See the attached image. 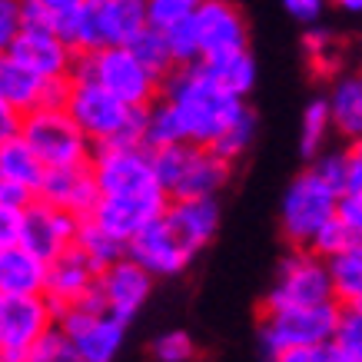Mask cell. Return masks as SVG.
<instances>
[{
  "label": "cell",
  "instance_id": "obj_1",
  "mask_svg": "<svg viewBox=\"0 0 362 362\" xmlns=\"http://www.w3.org/2000/svg\"><path fill=\"white\" fill-rule=\"evenodd\" d=\"M163 100L173 103V110L183 120L187 143L193 146H213L243 113L250 110L246 100L233 97L206 74L203 64L176 66L163 80Z\"/></svg>",
  "mask_w": 362,
  "mask_h": 362
},
{
  "label": "cell",
  "instance_id": "obj_2",
  "mask_svg": "<svg viewBox=\"0 0 362 362\" xmlns=\"http://www.w3.org/2000/svg\"><path fill=\"white\" fill-rule=\"evenodd\" d=\"M66 113L83 130V136L93 143V150H100V146H143L146 110H130L127 103H120L90 80L70 77Z\"/></svg>",
  "mask_w": 362,
  "mask_h": 362
},
{
  "label": "cell",
  "instance_id": "obj_3",
  "mask_svg": "<svg viewBox=\"0 0 362 362\" xmlns=\"http://www.w3.org/2000/svg\"><path fill=\"white\" fill-rule=\"evenodd\" d=\"M74 80H90L110 97L127 103L130 110H150L163 97V80L150 74L133 57L130 47H107L97 54H80L74 66Z\"/></svg>",
  "mask_w": 362,
  "mask_h": 362
},
{
  "label": "cell",
  "instance_id": "obj_4",
  "mask_svg": "<svg viewBox=\"0 0 362 362\" xmlns=\"http://www.w3.org/2000/svg\"><path fill=\"white\" fill-rule=\"evenodd\" d=\"M153 166L170 203L216 199V193L233 176V163L220 160L206 146H193V143H180V146L153 153Z\"/></svg>",
  "mask_w": 362,
  "mask_h": 362
},
{
  "label": "cell",
  "instance_id": "obj_5",
  "mask_svg": "<svg viewBox=\"0 0 362 362\" xmlns=\"http://www.w3.org/2000/svg\"><path fill=\"white\" fill-rule=\"evenodd\" d=\"M339 319H342L339 303L263 313V319H259V346H263L266 359H276V356H283L289 349L332 346L336 332H339Z\"/></svg>",
  "mask_w": 362,
  "mask_h": 362
},
{
  "label": "cell",
  "instance_id": "obj_6",
  "mask_svg": "<svg viewBox=\"0 0 362 362\" xmlns=\"http://www.w3.org/2000/svg\"><path fill=\"white\" fill-rule=\"evenodd\" d=\"M339 193L309 166L303 173L293 176V183L283 193V236L293 250H309V243L329 220L339 216Z\"/></svg>",
  "mask_w": 362,
  "mask_h": 362
},
{
  "label": "cell",
  "instance_id": "obj_7",
  "mask_svg": "<svg viewBox=\"0 0 362 362\" xmlns=\"http://www.w3.org/2000/svg\"><path fill=\"white\" fill-rule=\"evenodd\" d=\"M21 136L30 143V150L40 156L47 170H74L90 166L93 160V143L70 120L66 110H37L23 117Z\"/></svg>",
  "mask_w": 362,
  "mask_h": 362
},
{
  "label": "cell",
  "instance_id": "obj_8",
  "mask_svg": "<svg viewBox=\"0 0 362 362\" xmlns=\"http://www.w3.org/2000/svg\"><path fill=\"white\" fill-rule=\"evenodd\" d=\"M146 27H150V21H146L143 0H83L77 54H97L107 47H130Z\"/></svg>",
  "mask_w": 362,
  "mask_h": 362
},
{
  "label": "cell",
  "instance_id": "obj_9",
  "mask_svg": "<svg viewBox=\"0 0 362 362\" xmlns=\"http://www.w3.org/2000/svg\"><path fill=\"white\" fill-rule=\"evenodd\" d=\"M332 299V283L326 259H319L309 250H293L279 263L276 283L263 299V313H283V309H303V306H326Z\"/></svg>",
  "mask_w": 362,
  "mask_h": 362
},
{
  "label": "cell",
  "instance_id": "obj_10",
  "mask_svg": "<svg viewBox=\"0 0 362 362\" xmlns=\"http://www.w3.org/2000/svg\"><path fill=\"white\" fill-rule=\"evenodd\" d=\"M90 170L103 197H166L153 166V153L143 146H100Z\"/></svg>",
  "mask_w": 362,
  "mask_h": 362
},
{
  "label": "cell",
  "instance_id": "obj_11",
  "mask_svg": "<svg viewBox=\"0 0 362 362\" xmlns=\"http://www.w3.org/2000/svg\"><path fill=\"white\" fill-rule=\"evenodd\" d=\"M197 33L199 64H216V60L250 54V23L236 4L203 0L197 7Z\"/></svg>",
  "mask_w": 362,
  "mask_h": 362
},
{
  "label": "cell",
  "instance_id": "obj_12",
  "mask_svg": "<svg viewBox=\"0 0 362 362\" xmlns=\"http://www.w3.org/2000/svg\"><path fill=\"white\" fill-rule=\"evenodd\" d=\"M57 326L66 336L77 362H113L127 336V326L120 319L97 309H70L57 319Z\"/></svg>",
  "mask_w": 362,
  "mask_h": 362
},
{
  "label": "cell",
  "instance_id": "obj_13",
  "mask_svg": "<svg viewBox=\"0 0 362 362\" xmlns=\"http://www.w3.org/2000/svg\"><path fill=\"white\" fill-rule=\"evenodd\" d=\"M57 326L47 296H0V352L27 356L33 342Z\"/></svg>",
  "mask_w": 362,
  "mask_h": 362
},
{
  "label": "cell",
  "instance_id": "obj_14",
  "mask_svg": "<svg viewBox=\"0 0 362 362\" xmlns=\"http://www.w3.org/2000/svg\"><path fill=\"white\" fill-rule=\"evenodd\" d=\"M77 233H80L77 216H70V213H64V209L50 206V203H44V199H33L30 206H27V213H23L21 246L50 266L54 259H60L64 252L74 250Z\"/></svg>",
  "mask_w": 362,
  "mask_h": 362
},
{
  "label": "cell",
  "instance_id": "obj_15",
  "mask_svg": "<svg viewBox=\"0 0 362 362\" xmlns=\"http://www.w3.org/2000/svg\"><path fill=\"white\" fill-rule=\"evenodd\" d=\"M150 293H153V276L146 273L143 266L133 263L130 256L113 263L110 269H103L97 279V296L103 313L120 319L123 326L140 313L143 303L150 299Z\"/></svg>",
  "mask_w": 362,
  "mask_h": 362
},
{
  "label": "cell",
  "instance_id": "obj_16",
  "mask_svg": "<svg viewBox=\"0 0 362 362\" xmlns=\"http://www.w3.org/2000/svg\"><path fill=\"white\" fill-rule=\"evenodd\" d=\"M7 57L44 80H66L74 74L80 54L44 27H23L7 50Z\"/></svg>",
  "mask_w": 362,
  "mask_h": 362
},
{
  "label": "cell",
  "instance_id": "obj_17",
  "mask_svg": "<svg viewBox=\"0 0 362 362\" xmlns=\"http://www.w3.org/2000/svg\"><path fill=\"white\" fill-rule=\"evenodd\" d=\"M127 256H130L136 266H143L153 279L156 276H180L189 266V259H193V252L166 226L163 216L156 223H150L140 236H133V240L127 243Z\"/></svg>",
  "mask_w": 362,
  "mask_h": 362
},
{
  "label": "cell",
  "instance_id": "obj_18",
  "mask_svg": "<svg viewBox=\"0 0 362 362\" xmlns=\"http://www.w3.org/2000/svg\"><path fill=\"white\" fill-rule=\"evenodd\" d=\"M166 206H170L166 197H103L90 220L97 223L100 230L110 233L113 240L130 243L150 223L160 220L166 213Z\"/></svg>",
  "mask_w": 362,
  "mask_h": 362
},
{
  "label": "cell",
  "instance_id": "obj_19",
  "mask_svg": "<svg viewBox=\"0 0 362 362\" xmlns=\"http://www.w3.org/2000/svg\"><path fill=\"white\" fill-rule=\"evenodd\" d=\"M97 279H100V273L77 250L64 252L60 259H54V263L47 266V293L44 296L50 299L57 319L64 316V313H70V309L83 306V303L93 296Z\"/></svg>",
  "mask_w": 362,
  "mask_h": 362
},
{
  "label": "cell",
  "instance_id": "obj_20",
  "mask_svg": "<svg viewBox=\"0 0 362 362\" xmlns=\"http://www.w3.org/2000/svg\"><path fill=\"white\" fill-rule=\"evenodd\" d=\"M37 199L64 209L77 220H90L97 213L103 193H100L97 176H93L90 166H74V170H47V180L40 193H37Z\"/></svg>",
  "mask_w": 362,
  "mask_h": 362
},
{
  "label": "cell",
  "instance_id": "obj_21",
  "mask_svg": "<svg viewBox=\"0 0 362 362\" xmlns=\"http://www.w3.org/2000/svg\"><path fill=\"white\" fill-rule=\"evenodd\" d=\"M166 226L183 240L193 256L203 246L213 243L216 230H220V203L216 199H187V203H170L163 213Z\"/></svg>",
  "mask_w": 362,
  "mask_h": 362
},
{
  "label": "cell",
  "instance_id": "obj_22",
  "mask_svg": "<svg viewBox=\"0 0 362 362\" xmlns=\"http://www.w3.org/2000/svg\"><path fill=\"white\" fill-rule=\"evenodd\" d=\"M47 263L23 246L0 250V296H44Z\"/></svg>",
  "mask_w": 362,
  "mask_h": 362
},
{
  "label": "cell",
  "instance_id": "obj_23",
  "mask_svg": "<svg viewBox=\"0 0 362 362\" xmlns=\"http://www.w3.org/2000/svg\"><path fill=\"white\" fill-rule=\"evenodd\" d=\"M47 83H50V80L37 77L27 66L11 60L7 54H0V100H7L17 113L30 117V113L44 110Z\"/></svg>",
  "mask_w": 362,
  "mask_h": 362
},
{
  "label": "cell",
  "instance_id": "obj_24",
  "mask_svg": "<svg viewBox=\"0 0 362 362\" xmlns=\"http://www.w3.org/2000/svg\"><path fill=\"white\" fill-rule=\"evenodd\" d=\"M332 117V130L342 133L349 143L362 140V74H349L332 83V93L326 97Z\"/></svg>",
  "mask_w": 362,
  "mask_h": 362
},
{
  "label": "cell",
  "instance_id": "obj_25",
  "mask_svg": "<svg viewBox=\"0 0 362 362\" xmlns=\"http://www.w3.org/2000/svg\"><path fill=\"white\" fill-rule=\"evenodd\" d=\"M0 180L4 183H17V187L40 193L47 180V166L40 163V156L30 150V143L17 136V140L0 146Z\"/></svg>",
  "mask_w": 362,
  "mask_h": 362
},
{
  "label": "cell",
  "instance_id": "obj_26",
  "mask_svg": "<svg viewBox=\"0 0 362 362\" xmlns=\"http://www.w3.org/2000/svg\"><path fill=\"white\" fill-rule=\"evenodd\" d=\"M326 269H329L332 299L342 309L362 306V243H352L349 250L326 259Z\"/></svg>",
  "mask_w": 362,
  "mask_h": 362
},
{
  "label": "cell",
  "instance_id": "obj_27",
  "mask_svg": "<svg viewBox=\"0 0 362 362\" xmlns=\"http://www.w3.org/2000/svg\"><path fill=\"white\" fill-rule=\"evenodd\" d=\"M180 143H187L183 120H180V113L173 110V103H166V100L160 97L153 107L146 110V123H143V150L160 153V150H170V146H180Z\"/></svg>",
  "mask_w": 362,
  "mask_h": 362
},
{
  "label": "cell",
  "instance_id": "obj_28",
  "mask_svg": "<svg viewBox=\"0 0 362 362\" xmlns=\"http://www.w3.org/2000/svg\"><path fill=\"white\" fill-rule=\"evenodd\" d=\"M74 250H77L97 273H103V269H110L113 263L127 259V243L113 240L110 233L100 230L93 220H80V233H77Z\"/></svg>",
  "mask_w": 362,
  "mask_h": 362
},
{
  "label": "cell",
  "instance_id": "obj_29",
  "mask_svg": "<svg viewBox=\"0 0 362 362\" xmlns=\"http://www.w3.org/2000/svg\"><path fill=\"white\" fill-rule=\"evenodd\" d=\"M203 66H206V74L226 93H233L240 100H246V93L256 83V60H252V54H240V57H230V60H216V64H203Z\"/></svg>",
  "mask_w": 362,
  "mask_h": 362
},
{
  "label": "cell",
  "instance_id": "obj_30",
  "mask_svg": "<svg viewBox=\"0 0 362 362\" xmlns=\"http://www.w3.org/2000/svg\"><path fill=\"white\" fill-rule=\"evenodd\" d=\"M133 57L140 60L150 74H156L160 80H166L170 74L176 70V60H173V50H170V44H166V37L160 30H153V27H146V30L136 37L130 44Z\"/></svg>",
  "mask_w": 362,
  "mask_h": 362
},
{
  "label": "cell",
  "instance_id": "obj_31",
  "mask_svg": "<svg viewBox=\"0 0 362 362\" xmlns=\"http://www.w3.org/2000/svg\"><path fill=\"white\" fill-rule=\"evenodd\" d=\"M332 130V117H329V103L326 100H313L303 113V127H299V153L313 160L322 150V143Z\"/></svg>",
  "mask_w": 362,
  "mask_h": 362
},
{
  "label": "cell",
  "instance_id": "obj_32",
  "mask_svg": "<svg viewBox=\"0 0 362 362\" xmlns=\"http://www.w3.org/2000/svg\"><path fill=\"white\" fill-rule=\"evenodd\" d=\"M252 136H256V113L246 110L240 120L233 123L230 130L223 133L220 140L209 146V150L220 156V160H226V163H236V160L252 146Z\"/></svg>",
  "mask_w": 362,
  "mask_h": 362
},
{
  "label": "cell",
  "instance_id": "obj_33",
  "mask_svg": "<svg viewBox=\"0 0 362 362\" xmlns=\"http://www.w3.org/2000/svg\"><path fill=\"white\" fill-rule=\"evenodd\" d=\"M199 7V4H197ZM170 50H173V60L176 66H189V64H199V33H197V11L189 13L187 21H180L176 27L163 33Z\"/></svg>",
  "mask_w": 362,
  "mask_h": 362
},
{
  "label": "cell",
  "instance_id": "obj_34",
  "mask_svg": "<svg viewBox=\"0 0 362 362\" xmlns=\"http://www.w3.org/2000/svg\"><path fill=\"white\" fill-rule=\"evenodd\" d=\"M193 11H197V0H150L146 4V21H150L153 30L166 33L180 21H187Z\"/></svg>",
  "mask_w": 362,
  "mask_h": 362
},
{
  "label": "cell",
  "instance_id": "obj_35",
  "mask_svg": "<svg viewBox=\"0 0 362 362\" xmlns=\"http://www.w3.org/2000/svg\"><path fill=\"white\" fill-rule=\"evenodd\" d=\"M352 236H349V230L342 226V220L336 216V220H329L322 230L313 236V243H309V252H316L319 259H332V256H339L342 250H349L352 246Z\"/></svg>",
  "mask_w": 362,
  "mask_h": 362
},
{
  "label": "cell",
  "instance_id": "obj_36",
  "mask_svg": "<svg viewBox=\"0 0 362 362\" xmlns=\"http://www.w3.org/2000/svg\"><path fill=\"white\" fill-rule=\"evenodd\" d=\"M150 352H153V362H193L197 346H193V339L183 329H173V332L156 336Z\"/></svg>",
  "mask_w": 362,
  "mask_h": 362
},
{
  "label": "cell",
  "instance_id": "obj_37",
  "mask_svg": "<svg viewBox=\"0 0 362 362\" xmlns=\"http://www.w3.org/2000/svg\"><path fill=\"white\" fill-rule=\"evenodd\" d=\"M332 349L339 352V356L362 359V309H342L339 332L332 339Z\"/></svg>",
  "mask_w": 362,
  "mask_h": 362
},
{
  "label": "cell",
  "instance_id": "obj_38",
  "mask_svg": "<svg viewBox=\"0 0 362 362\" xmlns=\"http://www.w3.org/2000/svg\"><path fill=\"white\" fill-rule=\"evenodd\" d=\"M23 359L27 362H70L74 352H70V342H66V336L60 332V326H54L50 332H44L40 339L33 342Z\"/></svg>",
  "mask_w": 362,
  "mask_h": 362
},
{
  "label": "cell",
  "instance_id": "obj_39",
  "mask_svg": "<svg viewBox=\"0 0 362 362\" xmlns=\"http://www.w3.org/2000/svg\"><path fill=\"white\" fill-rule=\"evenodd\" d=\"M313 170H316L326 183H329L339 197H346L349 193V160H346V150H332V153H322L313 163Z\"/></svg>",
  "mask_w": 362,
  "mask_h": 362
},
{
  "label": "cell",
  "instance_id": "obj_40",
  "mask_svg": "<svg viewBox=\"0 0 362 362\" xmlns=\"http://www.w3.org/2000/svg\"><path fill=\"white\" fill-rule=\"evenodd\" d=\"M23 213H27V209L0 203V250H13V246H21V236H23Z\"/></svg>",
  "mask_w": 362,
  "mask_h": 362
},
{
  "label": "cell",
  "instance_id": "obj_41",
  "mask_svg": "<svg viewBox=\"0 0 362 362\" xmlns=\"http://www.w3.org/2000/svg\"><path fill=\"white\" fill-rule=\"evenodd\" d=\"M21 30H23L21 4H17V0H0V54L11 50V44L17 40Z\"/></svg>",
  "mask_w": 362,
  "mask_h": 362
},
{
  "label": "cell",
  "instance_id": "obj_42",
  "mask_svg": "<svg viewBox=\"0 0 362 362\" xmlns=\"http://www.w3.org/2000/svg\"><path fill=\"white\" fill-rule=\"evenodd\" d=\"M339 220L356 243H362V189H349L339 199Z\"/></svg>",
  "mask_w": 362,
  "mask_h": 362
},
{
  "label": "cell",
  "instance_id": "obj_43",
  "mask_svg": "<svg viewBox=\"0 0 362 362\" xmlns=\"http://www.w3.org/2000/svg\"><path fill=\"white\" fill-rule=\"evenodd\" d=\"M269 362H336V349L332 346H313V349H289L283 356H276Z\"/></svg>",
  "mask_w": 362,
  "mask_h": 362
},
{
  "label": "cell",
  "instance_id": "obj_44",
  "mask_svg": "<svg viewBox=\"0 0 362 362\" xmlns=\"http://www.w3.org/2000/svg\"><path fill=\"white\" fill-rule=\"evenodd\" d=\"M21 130H23V113L13 110L7 100H0V146H4V143H11V140H17Z\"/></svg>",
  "mask_w": 362,
  "mask_h": 362
},
{
  "label": "cell",
  "instance_id": "obj_45",
  "mask_svg": "<svg viewBox=\"0 0 362 362\" xmlns=\"http://www.w3.org/2000/svg\"><path fill=\"white\" fill-rule=\"evenodd\" d=\"M283 7L289 11V17H293V21L306 23V30L319 21V17H322V4H319V0H286Z\"/></svg>",
  "mask_w": 362,
  "mask_h": 362
},
{
  "label": "cell",
  "instance_id": "obj_46",
  "mask_svg": "<svg viewBox=\"0 0 362 362\" xmlns=\"http://www.w3.org/2000/svg\"><path fill=\"white\" fill-rule=\"evenodd\" d=\"M37 199V193H30V189H23V187H17V183H4L0 180V203H7V206H21V209H27Z\"/></svg>",
  "mask_w": 362,
  "mask_h": 362
},
{
  "label": "cell",
  "instance_id": "obj_47",
  "mask_svg": "<svg viewBox=\"0 0 362 362\" xmlns=\"http://www.w3.org/2000/svg\"><path fill=\"white\" fill-rule=\"evenodd\" d=\"M346 160H349V189H362V140L346 146Z\"/></svg>",
  "mask_w": 362,
  "mask_h": 362
},
{
  "label": "cell",
  "instance_id": "obj_48",
  "mask_svg": "<svg viewBox=\"0 0 362 362\" xmlns=\"http://www.w3.org/2000/svg\"><path fill=\"white\" fill-rule=\"evenodd\" d=\"M339 7L342 11H349V13H362V0H342Z\"/></svg>",
  "mask_w": 362,
  "mask_h": 362
},
{
  "label": "cell",
  "instance_id": "obj_49",
  "mask_svg": "<svg viewBox=\"0 0 362 362\" xmlns=\"http://www.w3.org/2000/svg\"><path fill=\"white\" fill-rule=\"evenodd\" d=\"M0 362H27L23 356H11V352H0Z\"/></svg>",
  "mask_w": 362,
  "mask_h": 362
},
{
  "label": "cell",
  "instance_id": "obj_50",
  "mask_svg": "<svg viewBox=\"0 0 362 362\" xmlns=\"http://www.w3.org/2000/svg\"><path fill=\"white\" fill-rule=\"evenodd\" d=\"M336 362H362V359H352V356H339V352H336Z\"/></svg>",
  "mask_w": 362,
  "mask_h": 362
},
{
  "label": "cell",
  "instance_id": "obj_51",
  "mask_svg": "<svg viewBox=\"0 0 362 362\" xmlns=\"http://www.w3.org/2000/svg\"><path fill=\"white\" fill-rule=\"evenodd\" d=\"M70 362H77V359H70Z\"/></svg>",
  "mask_w": 362,
  "mask_h": 362
},
{
  "label": "cell",
  "instance_id": "obj_52",
  "mask_svg": "<svg viewBox=\"0 0 362 362\" xmlns=\"http://www.w3.org/2000/svg\"><path fill=\"white\" fill-rule=\"evenodd\" d=\"M356 309H362V306H356Z\"/></svg>",
  "mask_w": 362,
  "mask_h": 362
}]
</instances>
